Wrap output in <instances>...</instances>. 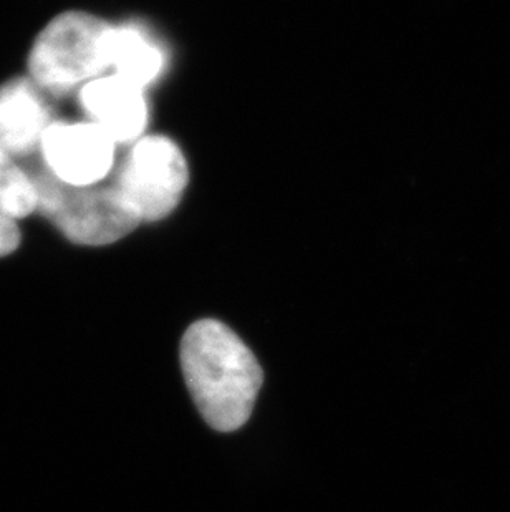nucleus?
<instances>
[{"mask_svg":"<svg viewBox=\"0 0 510 512\" xmlns=\"http://www.w3.org/2000/svg\"><path fill=\"white\" fill-rule=\"evenodd\" d=\"M111 27L87 12H65L35 39L30 52L32 82L52 95L100 77L108 68Z\"/></svg>","mask_w":510,"mask_h":512,"instance_id":"2","label":"nucleus"},{"mask_svg":"<svg viewBox=\"0 0 510 512\" xmlns=\"http://www.w3.org/2000/svg\"><path fill=\"white\" fill-rule=\"evenodd\" d=\"M108 68H113L115 75L130 80L138 87H148L163 72V49L140 25L111 27Z\"/></svg>","mask_w":510,"mask_h":512,"instance_id":"8","label":"nucleus"},{"mask_svg":"<svg viewBox=\"0 0 510 512\" xmlns=\"http://www.w3.org/2000/svg\"><path fill=\"white\" fill-rule=\"evenodd\" d=\"M52 113L32 80L14 78L0 87V148L15 160H25L40 150Z\"/></svg>","mask_w":510,"mask_h":512,"instance_id":"7","label":"nucleus"},{"mask_svg":"<svg viewBox=\"0 0 510 512\" xmlns=\"http://www.w3.org/2000/svg\"><path fill=\"white\" fill-rule=\"evenodd\" d=\"M78 100L83 113L105 130L116 145L136 143L148 125L143 88L115 73L85 83Z\"/></svg>","mask_w":510,"mask_h":512,"instance_id":"6","label":"nucleus"},{"mask_svg":"<svg viewBox=\"0 0 510 512\" xmlns=\"http://www.w3.org/2000/svg\"><path fill=\"white\" fill-rule=\"evenodd\" d=\"M37 211V189L30 173L0 148V213L9 218H27Z\"/></svg>","mask_w":510,"mask_h":512,"instance_id":"9","label":"nucleus"},{"mask_svg":"<svg viewBox=\"0 0 510 512\" xmlns=\"http://www.w3.org/2000/svg\"><path fill=\"white\" fill-rule=\"evenodd\" d=\"M188 178L179 146L166 136H146L131 148L115 184L140 221H159L178 206Z\"/></svg>","mask_w":510,"mask_h":512,"instance_id":"4","label":"nucleus"},{"mask_svg":"<svg viewBox=\"0 0 510 512\" xmlns=\"http://www.w3.org/2000/svg\"><path fill=\"white\" fill-rule=\"evenodd\" d=\"M181 367L207 425L229 433L246 425L262 387L254 353L227 325L204 319L181 342Z\"/></svg>","mask_w":510,"mask_h":512,"instance_id":"1","label":"nucleus"},{"mask_svg":"<svg viewBox=\"0 0 510 512\" xmlns=\"http://www.w3.org/2000/svg\"><path fill=\"white\" fill-rule=\"evenodd\" d=\"M116 143L92 121H53L40 145L44 166L52 176L72 186L102 183L115 165Z\"/></svg>","mask_w":510,"mask_h":512,"instance_id":"5","label":"nucleus"},{"mask_svg":"<svg viewBox=\"0 0 510 512\" xmlns=\"http://www.w3.org/2000/svg\"><path fill=\"white\" fill-rule=\"evenodd\" d=\"M20 246V229L15 219L0 213V257L9 256Z\"/></svg>","mask_w":510,"mask_h":512,"instance_id":"10","label":"nucleus"},{"mask_svg":"<svg viewBox=\"0 0 510 512\" xmlns=\"http://www.w3.org/2000/svg\"><path fill=\"white\" fill-rule=\"evenodd\" d=\"M30 176L37 189V211L75 244H113L140 223L115 183L72 186L58 181L45 166Z\"/></svg>","mask_w":510,"mask_h":512,"instance_id":"3","label":"nucleus"}]
</instances>
